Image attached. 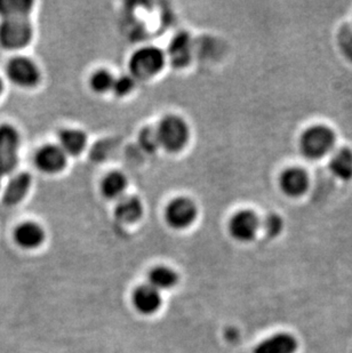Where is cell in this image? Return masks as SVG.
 <instances>
[{
    "label": "cell",
    "mask_w": 352,
    "mask_h": 353,
    "mask_svg": "<svg viewBox=\"0 0 352 353\" xmlns=\"http://www.w3.org/2000/svg\"><path fill=\"white\" fill-rule=\"evenodd\" d=\"M177 283V274L166 267H157L149 274V285L157 290H170Z\"/></svg>",
    "instance_id": "ffe728a7"
},
{
    "label": "cell",
    "mask_w": 352,
    "mask_h": 353,
    "mask_svg": "<svg viewBox=\"0 0 352 353\" xmlns=\"http://www.w3.org/2000/svg\"><path fill=\"white\" fill-rule=\"evenodd\" d=\"M282 225L284 223H282V217L277 214H270L269 216H266V220L263 222V228L270 236H278L282 232Z\"/></svg>",
    "instance_id": "d4e9b609"
},
{
    "label": "cell",
    "mask_w": 352,
    "mask_h": 353,
    "mask_svg": "<svg viewBox=\"0 0 352 353\" xmlns=\"http://www.w3.org/2000/svg\"><path fill=\"white\" fill-rule=\"evenodd\" d=\"M32 38V28L27 19H8L0 24V43L8 50L27 46Z\"/></svg>",
    "instance_id": "277c9868"
},
{
    "label": "cell",
    "mask_w": 352,
    "mask_h": 353,
    "mask_svg": "<svg viewBox=\"0 0 352 353\" xmlns=\"http://www.w3.org/2000/svg\"><path fill=\"white\" fill-rule=\"evenodd\" d=\"M86 135L78 130H64L60 134V148L66 154L77 156L86 147Z\"/></svg>",
    "instance_id": "e0dca14e"
},
{
    "label": "cell",
    "mask_w": 352,
    "mask_h": 353,
    "mask_svg": "<svg viewBox=\"0 0 352 353\" xmlns=\"http://www.w3.org/2000/svg\"><path fill=\"white\" fill-rule=\"evenodd\" d=\"M170 60L174 67H186L191 60V39L188 34H176L168 50Z\"/></svg>",
    "instance_id": "5bb4252c"
},
{
    "label": "cell",
    "mask_w": 352,
    "mask_h": 353,
    "mask_svg": "<svg viewBox=\"0 0 352 353\" xmlns=\"http://www.w3.org/2000/svg\"><path fill=\"white\" fill-rule=\"evenodd\" d=\"M280 187L287 196H302L309 187V177L301 168H289L280 177Z\"/></svg>",
    "instance_id": "30bf717a"
},
{
    "label": "cell",
    "mask_w": 352,
    "mask_h": 353,
    "mask_svg": "<svg viewBox=\"0 0 352 353\" xmlns=\"http://www.w3.org/2000/svg\"><path fill=\"white\" fill-rule=\"evenodd\" d=\"M67 163V154L57 145H45L36 154V165L45 173H57Z\"/></svg>",
    "instance_id": "9c48e42d"
},
{
    "label": "cell",
    "mask_w": 352,
    "mask_h": 353,
    "mask_svg": "<svg viewBox=\"0 0 352 353\" xmlns=\"http://www.w3.org/2000/svg\"><path fill=\"white\" fill-rule=\"evenodd\" d=\"M135 86V80L133 76H121V77L115 79L113 90L118 97H125L127 94H130Z\"/></svg>",
    "instance_id": "cb8c5ba5"
},
{
    "label": "cell",
    "mask_w": 352,
    "mask_h": 353,
    "mask_svg": "<svg viewBox=\"0 0 352 353\" xmlns=\"http://www.w3.org/2000/svg\"><path fill=\"white\" fill-rule=\"evenodd\" d=\"M297 342L289 334H276L256 347L254 353H295Z\"/></svg>",
    "instance_id": "7c38bea8"
},
{
    "label": "cell",
    "mask_w": 352,
    "mask_h": 353,
    "mask_svg": "<svg viewBox=\"0 0 352 353\" xmlns=\"http://www.w3.org/2000/svg\"><path fill=\"white\" fill-rule=\"evenodd\" d=\"M31 187V176L28 173L17 174L7 184L3 192V203L8 206H14L20 203L24 196H27L28 191Z\"/></svg>",
    "instance_id": "4fadbf2b"
},
{
    "label": "cell",
    "mask_w": 352,
    "mask_h": 353,
    "mask_svg": "<svg viewBox=\"0 0 352 353\" xmlns=\"http://www.w3.org/2000/svg\"><path fill=\"white\" fill-rule=\"evenodd\" d=\"M7 74L14 83L22 87L35 86L40 79L39 69L27 57H17L10 61Z\"/></svg>",
    "instance_id": "52a82bcc"
},
{
    "label": "cell",
    "mask_w": 352,
    "mask_h": 353,
    "mask_svg": "<svg viewBox=\"0 0 352 353\" xmlns=\"http://www.w3.org/2000/svg\"><path fill=\"white\" fill-rule=\"evenodd\" d=\"M230 234L240 241H249L260 229L259 217L251 210H242L230 221Z\"/></svg>",
    "instance_id": "ba28073f"
},
{
    "label": "cell",
    "mask_w": 352,
    "mask_h": 353,
    "mask_svg": "<svg viewBox=\"0 0 352 353\" xmlns=\"http://www.w3.org/2000/svg\"><path fill=\"white\" fill-rule=\"evenodd\" d=\"M127 180L123 174L118 172L110 173L102 181V192L108 198H118L126 190Z\"/></svg>",
    "instance_id": "44dd1931"
},
{
    "label": "cell",
    "mask_w": 352,
    "mask_h": 353,
    "mask_svg": "<svg viewBox=\"0 0 352 353\" xmlns=\"http://www.w3.org/2000/svg\"><path fill=\"white\" fill-rule=\"evenodd\" d=\"M32 3L30 0H0V15L3 20L27 19Z\"/></svg>",
    "instance_id": "d6986e66"
},
{
    "label": "cell",
    "mask_w": 352,
    "mask_h": 353,
    "mask_svg": "<svg viewBox=\"0 0 352 353\" xmlns=\"http://www.w3.org/2000/svg\"><path fill=\"white\" fill-rule=\"evenodd\" d=\"M115 78L109 71L99 70L90 78V86L97 93H106L108 90H113Z\"/></svg>",
    "instance_id": "7402d4cb"
},
{
    "label": "cell",
    "mask_w": 352,
    "mask_h": 353,
    "mask_svg": "<svg viewBox=\"0 0 352 353\" xmlns=\"http://www.w3.org/2000/svg\"><path fill=\"white\" fill-rule=\"evenodd\" d=\"M45 239V234L40 225L34 222L21 224L15 231V240L23 248H36Z\"/></svg>",
    "instance_id": "9a60e30c"
},
{
    "label": "cell",
    "mask_w": 352,
    "mask_h": 353,
    "mask_svg": "<svg viewBox=\"0 0 352 353\" xmlns=\"http://www.w3.org/2000/svg\"><path fill=\"white\" fill-rule=\"evenodd\" d=\"M142 203L135 196H124L116 206V216L125 223H132L142 215Z\"/></svg>",
    "instance_id": "2e32d148"
},
{
    "label": "cell",
    "mask_w": 352,
    "mask_h": 353,
    "mask_svg": "<svg viewBox=\"0 0 352 353\" xmlns=\"http://www.w3.org/2000/svg\"><path fill=\"white\" fill-rule=\"evenodd\" d=\"M329 167L333 174L343 181L352 179V152L349 149H341L333 156Z\"/></svg>",
    "instance_id": "ac0fdd59"
},
{
    "label": "cell",
    "mask_w": 352,
    "mask_h": 353,
    "mask_svg": "<svg viewBox=\"0 0 352 353\" xmlns=\"http://www.w3.org/2000/svg\"><path fill=\"white\" fill-rule=\"evenodd\" d=\"M335 135L326 126L310 127L301 137V150L309 159H320L332 151Z\"/></svg>",
    "instance_id": "6da1fadb"
},
{
    "label": "cell",
    "mask_w": 352,
    "mask_h": 353,
    "mask_svg": "<svg viewBox=\"0 0 352 353\" xmlns=\"http://www.w3.org/2000/svg\"><path fill=\"white\" fill-rule=\"evenodd\" d=\"M139 141H140L143 149H146V150L149 151V152H153V151L156 150L157 148L160 147L157 130H153L151 127H148V128L141 132Z\"/></svg>",
    "instance_id": "603a6c76"
},
{
    "label": "cell",
    "mask_w": 352,
    "mask_h": 353,
    "mask_svg": "<svg viewBox=\"0 0 352 353\" xmlns=\"http://www.w3.org/2000/svg\"><path fill=\"white\" fill-rule=\"evenodd\" d=\"M340 47L348 60L352 62V28H343L340 32Z\"/></svg>",
    "instance_id": "484cf974"
},
{
    "label": "cell",
    "mask_w": 352,
    "mask_h": 353,
    "mask_svg": "<svg viewBox=\"0 0 352 353\" xmlns=\"http://www.w3.org/2000/svg\"><path fill=\"white\" fill-rule=\"evenodd\" d=\"M1 90H3V83H1V80H0V93H1Z\"/></svg>",
    "instance_id": "4316f807"
},
{
    "label": "cell",
    "mask_w": 352,
    "mask_h": 353,
    "mask_svg": "<svg viewBox=\"0 0 352 353\" xmlns=\"http://www.w3.org/2000/svg\"><path fill=\"white\" fill-rule=\"evenodd\" d=\"M134 305L141 314H155L162 304V296L159 290L153 286L143 285L137 288L133 295Z\"/></svg>",
    "instance_id": "8fae6325"
},
{
    "label": "cell",
    "mask_w": 352,
    "mask_h": 353,
    "mask_svg": "<svg viewBox=\"0 0 352 353\" xmlns=\"http://www.w3.org/2000/svg\"><path fill=\"white\" fill-rule=\"evenodd\" d=\"M165 64L163 52L156 47H144L134 53L130 61V74L137 79H148L158 74Z\"/></svg>",
    "instance_id": "3957f363"
},
{
    "label": "cell",
    "mask_w": 352,
    "mask_h": 353,
    "mask_svg": "<svg viewBox=\"0 0 352 353\" xmlns=\"http://www.w3.org/2000/svg\"><path fill=\"white\" fill-rule=\"evenodd\" d=\"M20 137L14 127L0 126V175L13 172L17 166Z\"/></svg>",
    "instance_id": "5b68a950"
},
{
    "label": "cell",
    "mask_w": 352,
    "mask_h": 353,
    "mask_svg": "<svg viewBox=\"0 0 352 353\" xmlns=\"http://www.w3.org/2000/svg\"><path fill=\"white\" fill-rule=\"evenodd\" d=\"M160 147L166 150L179 151L189 140V128L184 120L176 116H168L160 121L157 128Z\"/></svg>",
    "instance_id": "7a4b0ae2"
},
{
    "label": "cell",
    "mask_w": 352,
    "mask_h": 353,
    "mask_svg": "<svg viewBox=\"0 0 352 353\" xmlns=\"http://www.w3.org/2000/svg\"><path fill=\"white\" fill-rule=\"evenodd\" d=\"M197 217V206L189 198H176L166 208V221L170 227L184 229Z\"/></svg>",
    "instance_id": "8992f818"
},
{
    "label": "cell",
    "mask_w": 352,
    "mask_h": 353,
    "mask_svg": "<svg viewBox=\"0 0 352 353\" xmlns=\"http://www.w3.org/2000/svg\"><path fill=\"white\" fill-rule=\"evenodd\" d=\"M0 183H1V175H0Z\"/></svg>",
    "instance_id": "83f0119b"
}]
</instances>
